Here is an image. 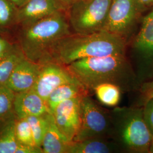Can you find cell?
Listing matches in <instances>:
<instances>
[{"mask_svg": "<svg viewBox=\"0 0 153 153\" xmlns=\"http://www.w3.org/2000/svg\"><path fill=\"white\" fill-rule=\"evenodd\" d=\"M66 66L92 94L95 87L105 83L117 86L122 93L138 91L141 86L126 54L83 59Z\"/></svg>", "mask_w": 153, "mask_h": 153, "instance_id": "cell-1", "label": "cell"}, {"mask_svg": "<svg viewBox=\"0 0 153 153\" xmlns=\"http://www.w3.org/2000/svg\"><path fill=\"white\" fill-rule=\"evenodd\" d=\"M127 41L107 31L90 34L71 33L49 48L40 63L53 61L63 65L83 59L126 54Z\"/></svg>", "mask_w": 153, "mask_h": 153, "instance_id": "cell-2", "label": "cell"}, {"mask_svg": "<svg viewBox=\"0 0 153 153\" xmlns=\"http://www.w3.org/2000/svg\"><path fill=\"white\" fill-rule=\"evenodd\" d=\"M71 33L67 11H59L19 26L14 42L26 59L39 64L55 42Z\"/></svg>", "mask_w": 153, "mask_h": 153, "instance_id": "cell-3", "label": "cell"}, {"mask_svg": "<svg viewBox=\"0 0 153 153\" xmlns=\"http://www.w3.org/2000/svg\"><path fill=\"white\" fill-rule=\"evenodd\" d=\"M109 113L111 139L121 153H150L153 137L144 119L142 106H116Z\"/></svg>", "mask_w": 153, "mask_h": 153, "instance_id": "cell-4", "label": "cell"}, {"mask_svg": "<svg viewBox=\"0 0 153 153\" xmlns=\"http://www.w3.org/2000/svg\"><path fill=\"white\" fill-rule=\"evenodd\" d=\"M112 0H79L67 15L73 33L90 34L104 30Z\"/></svg>", "mask_w": 153, "mask_h": 153, "instance_id": "cell-5", "label": "cell"}, {"mask_svg": "<svg viewBox=\"0 0 153 153\" xmlns=\"http://www.w3.org/2000/svg\"><path fill=\"white\" fill-rule=\"evenodd\" d=\"M128 58L140 85L153 79V10L143 18Z\"/></svg>", "mask_w": 153, "mask_h": 153, "instance_id": "cell-6", "label": "cell"}, {"mask_svg": "<svg viewBox=\"0 0 153 153\" xmlns=\"http://www.w3.org/2000/svg\"><path fill=\"white\" fill-rule=\"evenodd\" d=\"M81 111V126L73 141L95 138L111 139L112 126L109 111L99 106L91 95L82 98Z\"/></svg>", "mask_w": 153, "mask_h": 153, "instance_id": "cell-7", "label": "cell"}, {"mask_svg": "<svg viewBox=\"0 0 153 153\" xmlns=\"http://www.w3.org/2000/svg\"><path fill=\"white\" fill-rule=\"evenodd\" d=\"M143 10L138 0H112L104 30L127 41Z\"/></svg>", "mask_w": 153, "mask_h": 153, "instance_id": "cell-8", "label": "cell"}, {"mask_svg": "<svg viewBox=\"0 0 153 153\" xmlns=\"http://www.w3.org/2000/svg\"><path fill=\"white\" fill-rule=\"evenodd\" d=\"M40 64L38 77L33 89L45 101L56 88L78 81L66 66L51 60L45 61Z\"/></svg>", "mask_w": 153, "mask_h": 153, "instance_id": "cell-9", "label": "cell"}, {"mask_svg": "<svg viewBox=\"0 0 153 153\" xmlns=\"http://www.w3.org/2000/svg\"><path fill=\"white\" fill-rule=\"evenodd\" d=\"M82 98H75L62 102L52 112L56 125L70 141H73L81 126Z\"/></svg>", "mask_w": 153, "mask_h": 153, "instance_id": "cell-10", "label": "cell"}, {"mask_svg": "<svg viewBox=\"0 0 153 153\" xmlns=\"http://www.w3.org/2000/svg\"><path fill=\"white\" fill-rule=\"evenodd\" d=\"M40 64L25 57L16 64L6 86L15 93L32 89L37 81Z\"/></svg>", "mask_w": 153, "mask_h": 153, "instance_id": "cell-11", "label": "cell"}, {"mask_svg": "<svg viewBox=\"0 0 153 153\" xmlns=\"http://www.w3.org/2000/svg\"><path fill=\"white\" fill-rule=\"evenodd\" d=\"M61 11H67L56 0H28L18 8L19 26L36 21Z\"/></svg>", "mask_w": 153, "mask_h": 153, "instance_id": "cell-12", "label": "cell"}, {"mask_svg": "<svg viewBox=\"0 0 153 153\" xmlns=\"http://www.w3.org/2000/svg\"><path fill=\"white\" fill-rule=\"evenodd\" d=\"M14 107L16 118H27L51 113L47 102L33 88L16 93Z\"/></svg>", "mask_w": 153, "mask_h": 153, "instance_id": "cell-13", "label": "cell"}, {"mask_svg": "<svg viewBox=\"0 0 153 153\" xmlns=\"http://www.w3.org/2000/svg\"><path fill=\"white\" fill-rule=\"evenodd\" d=\"M71 142L60 131L51 114L41 146L43 153H68Z\"/></svg>", "mask_w": 153, "mask_h": 153, "instance_id": "cell-14", "label": "cell"}, {"mask_svg": "<svg viewBox=\"0 0 153 153\" xmlns=\"http://www.w3.org/2000/svg\"><path fill=\"white\" fill-rule=\"evenodd\" d=\"M91 94L82 83L76 81L67 83L56 88L50 94L46 102L52 114L57 105L61 102L75 98H83L87 95H91Z\"/></svg>", "mask_w": 153, "mask_h": 153, "instance_id": "cell-15", "label": "cell"}, {"mask_svg": "<svg viewBox=\"0 0 153 153\" xmlns=\"http://www.w3.org/2000/svg\"><path fill=\"white\" fill-rule=\"evenodd\" d=\"M121 153L112 140L104 138H90L81 141H72L68 153Z\"/></svg>", "mask_w": 153, "mask_h": 153, "instance_id": "cell-16", "label": "cell"}, {"mask_svg": "<svg viewBox=\"0 0 153 153\" xmlns=\"http://www.w3.org/2000/svg\"><path fill=\"white\" fill-rule=\"evenodd\" d=\"M18 26V8L9 0H0V36L14 42Z\"/></svg>", "mask_w": 153, "mask_h": 153, "instance_id": "cell-17", "label": "cell"}, {"mask_svg": "<svg viewBox=\"0 0 153 153\" xmlns=\"http://www.w3.org/2000/svg\"><path fill=\"white\" fill-rule=\"evenodd\" d=\"M15 95L7 86L0 87V128L16 118L14 107Z\"/></svg>", "mask_w": 153, "mask_h": 153, "instance_id": "cell-18", "label": "cell"}, {"mask_svg": "<svg viewBox=\"0 0 153 153\" xmlns=\"http://www.w3.org/2000/svg\"><path fill=\"white\" fill-rule=\"evenodd\" d=\"M100 103L106 106L116 107L120 102L122 91L117 86L112 83L100 84L93 89Z\"/></svg>", "mask_w": 153, "mask_h": 153, "instance_id": "cell-19", "label": "cell"}, {"mask_svg": "<svg viewBox=\"0 0 153 153\" xmlns=\"http://www.w3.org/2000/svg\"><path fill=\"white\" fill-rule=\"evenodd\" d=\"M25 57L18 47L0 58V87L6 86L16 64Z\"/></svg>", "mask_w": 153, "mask_h": 153, "instance_id": "cell-20", "label": "cell"}, {"mask_svg": "<svg viewBox=\"0 0 153 153\" xmlns=\"http://www.w3.org/2000/svg\"><path fill=\"white\" fill-rule=\"evenodd\" d=\"M16 119L0 128V153H16L19 145L15 132Z\"/></svg>", "mask_w": 153, "mask_h": 153, "instance_id": "cell-21", "label": "cell"}, {"mask_svg": "<svg viewBox=\"0 0 153 153\" xmlns=\"http://www.w3.org/2000/svg\"><path fill=\"white\" fill-rule=\"evenodd\" d=\"M52 113L39 116H33L26 118L31 127L35 144L40 148L42 146L43 138L48 126L49 116Z\"/></svg>", "mask_w": 153, "mask_h": 153, "instance_id": "cell-22", "label": "cell"}, {"mask_svg": "<svg viewBox=\"0 0 153 153\" xmlns=\"http://www.w3.org/2000/svg\"><path fill=\"white\" fill-rule=\"evenodd\" d=\"M15 132L19 144L37 146L34 141L31 127L26 118H16L15 122Z\"/></svg>", "mask_w": 153, "mask_h": 153, "instance_id": "cell-23", "label": "cell"}, {"mask_svg": "<svg viewBox=\"0 0 153 153\" xmlns=\"http://www.w3.org/2000/svg\"><path fill=\"white\" fill-rule=\"evenodd\" d=\"M138 91L140 92V100L137 105L142 106L146 101L153 98V79L142 83Z\"/></svg>", "mask_w": 153, "mask_h": 153, "instance_id": "cell-24", "label": "cell"}, {"mask_svg": "<svg viewBox=\"0 0 153 153\" xmlns=\"http://www.w3.org/2000/svg\"><path fill=\"white\" fill-rule=\"evenodd\" d=\"M142 106L144 119L153 139V98L146 101Z\"/></svg>", "mask_w": 153, "mask_h": 153, "instance_id": "cell-25", "label": "cell"}, {"mask_svg": "<svg viewBox=\"0 0 153 153\" xmlns=\"http://www.w3.org/2000/svg\"><path fill=\"white\" fill-rule=\"evenodd\" d=\"M18 47L16 43L0 36V58L10 52Z\"/></svg>", "mask_w": 153, "mask_h": 153, "instance_id": "cell-26", "label": "cell"}, {"mask_svg": "<svg viewBox=\"0 0 153 153\" xmlns=\"http://www.w3.org/2000/svg\"><path fill=\"white\" fill-rule=\"evenodd\" d=\"M16 153H43L42 149L38 146L19 144Z\"/></svg>", "mask_w": 153, "mask_h": 153, "instance_id": "cell-27", "label": "cell"}, {"mask_svg": "<svg viewBox=\"0 0 153 153\" xmlns=\"http://www.w3.org/2000/svg\"><path fill=\"white\" fill-rule=\"evenodd\" d=\"M67 11L68 9L79 0H56Z\"/></svg>", "mask_w": 153, "mask_h": 153, "instance_id": "cell-28", "label": "cell"}, {"mask_svg": "<svg viewBox=\"0 0 153 153\" xmlns=\"http://www.w3.org/2000/svg\"><path fill=\"white\" fill-rule=\"evenodd\" d=\"M138 2L143 9L153 6V0H138Z\"/></svg>", "mask_w": 153, "mask_h": 153, "instance_id": "cell-29", "label": "cell"}, {"mask_svg": "<svg viewBox=\"0 0 153 153\" xmlns=\"http://www.w3.org/2000/svg\"><path fill=\"white\" fill-rule=\"evenodd\" d=\"M13 3L15 6H16L18 8L21 7L26 2H27L28 0H9Z\"/></svg>", "mask_w": 153, "mask_h": 153, "instance_id": "cell-30", "label": "cell"}, {"mask_svg": "<svg viewBox=\"0 0 153 153\" xmlns=\"http://www.w3.org/2000/svg\"><path fill=\"white\" fill-rule=\"evenodd\" d=\"M150 153H153V139L152 140V143L150 149Z\"/></svg>", "mask_w": 153, "mask_h": 153, "instance_id": "cell-31", "label": "cell"}]
</instances>
